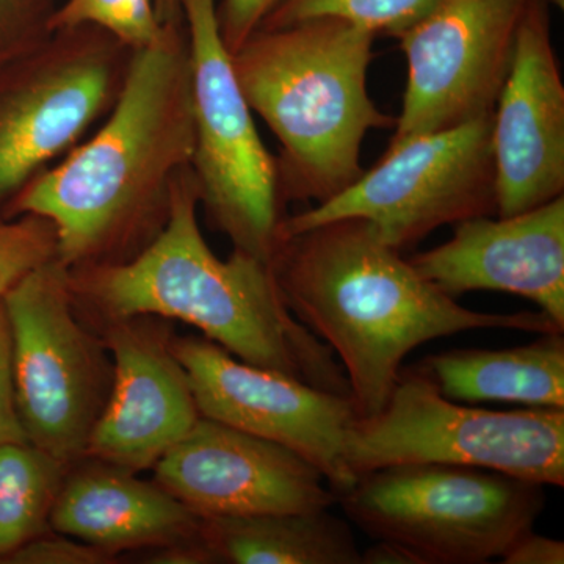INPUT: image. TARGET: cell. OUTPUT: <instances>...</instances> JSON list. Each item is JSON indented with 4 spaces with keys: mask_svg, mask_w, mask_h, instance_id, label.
Listing matches in <instances>:
<instances>
[{
    "mask_svg": "<svg viewBox=\"0 0 564 564\" xmlns=\"http://www.w3.org/2000/svg\"><path fill=\"white\" fill-rule=\"evenodd\" d=\"M193 151L187 29L172 22L132 51L99 131L31 182L11 212L54 225L57 259L69 272L129 261L165 226Z\"/></svg>",
    "mask_w": 564,
    "mask_h": 564,
    "instance_id": "cell-1",
    "label": "cell"
},
{
    "mask_svg": "<svg viewBox=\"0 0 564 564\" xmlns=\"http://www.w3.org/2000/svg\"><path fill=\"white\" fill-rule=\"evenodd\" d=\"M270 265L291 313L340 359L358 419L383 410L403 359L429 340L473 329L563 333L541 311L466 310L362 218L281 240Z\"/></svg>",
    "mask_w": 564,
    "mask_h": 564,
    "instance_id": "cell-2",
    "label": "cell"
},
{
    "mask_svg": "<svg viewBox=\"0 0 564 564\" xmlns=\"http://www.w3.org/2000/svg\"><path fill=\"white\" fill-rule=\"evenodd\" d=\"M198 207L191 166L174 182L165 226L139 254L69 272L77 313L96 326L139 315L188 323L245 362L351 397L344 367L291 313L270 262L237 250L217 258Z\"/></svg>",
    "mask_w": 564,
    "mask_h": 564,
    "instance_id": "cell-3",
    "label": "cell"
},
{
    "mask_svg": "<svg viewBox=\"0 0 564 564\" xmlns=\"http://www.w3.org/2000/svg\"><path fill=\"white\" fill-rule=\"evenodd\" d=\"M377 36L347 21L321 18L258 29L232 55L251 110L281 144L282 199L328 202L366 170L364 139L395 126L367 88Z\"/></svg>",
    "mask_w": 564,
    "mask_h": 564,
    "instance_id": "cell-4",
    "label": "cell"
},
{
    "mask_svg": "<svg viewBox=\"0 0 564 564\" xmlns=\"http://www.w3.org/2000/svg\"><path fill=\"white\" fill-rule=\"evenodd\" d=\"M544 486L455 464H399L359 475L337 496L352 524L423 564L500 558L543 513Z\"/></svg>",
    "mask_w": 564,
    "mask_h": 564,
    "instance_id": "cell-5",
    "label": "cell"
},
{
    "mask_svg": "<svg viewBox=\"0 0 564 564\" xmlns=\"http://www.w3.org/2000/svg\"><path fill=\"white\" fill-rule=\"evenodd\" d=\"M356 478L399 464H455L541 486L564 485V410L489 411L445 399L421 369L400 370L380 413L351 423Z\"/></svg>",
    "mask_w": 564,
    "mask_h": 564,
    "instance_id": "cell-6",
    "label": "cell"
},
{
    "mask_svg": "<svg viewBox=\"0 0 564 564\" xmlns=\"http://www.w3.org/2000/svg\"><path fill=\"white\" fill-rule=\"evenodd\" d=\"M188 39L195 151L192 172L199 204L234 250L270 262L282 215L276 158L256 129L223 43L217 0H181Z\"/></svg>",
    "mask_w": 564,
    "mask_h": 564,
    "instance_id": "cell-7",
    "label": "cell"
},
{
    "mask_svg": "<svg viewBox=\"0 0 564 564\" xmlns=\"http://www.w3.org/2000/svg\"><path fill=\"white\" fill-rule=\"evenodd\" d=\"M13 343L18 413L29 443L74 466L85 458L111 384L101 337L80 321L58 259L2 296Z\"/></svg>",
    "mask_w": 564,
    "mask_h": 564,
    "instance_id": "cell-8",
    "label": "cell"
},
{
    "mask_svg": "<svg viewBox=\"0 0 564 564\" xmlns=\"http://www.w3.org/2000/svg\"><path fill=\"white\" fill-rule=\"evenodd\" d=\"M492 115L392 144L343 193L284 217L278 242L344 218H362L395 250L445 225L497 215Z\"/></svg>",
    "mask_w": 564,
    "mask_h": 564,
    "instance_id": "cell-9",
    "label": "cell"
},
{
    "mask_svg": "<svg viewBox=\"0 0 564 564\" xmlns=\"http://www.w3.org/2000/svg\"><path fill=\"white\" fill-rule=\"evenodd\" d=\"M132 50L93 25L57 29L24 51L0 88V202L68 154L120 95Z\"/></svg>",
    "mask_w": 564,
    "mask_h": 564,
    "instance_id": "cell-10",
    "label": "cell"
},
{
    "mask_svg": "<svg viewBox=\"0 0 564 564\" xmlns=\"http://www.w3.org/2000/svg\"><path fill=\"white\" fill-rule=\"evenodd\" d=\"M529 0H437L400 39L403 106L392 144L492 115Z\"/></svg>",
    "mask_w": 564,
    "mask_h": 564,
    "instance_id": "cell-11",
    "label": "cell"
},
{
    "mask_svg": "<svg viewBox=\"0 0 564 564\" xmlns=\"http://www.w3.org/2000/svg\"><path fill=\"white\" fill-rule=\"evenodd\" d=\"M172 348L203 417L291 448L325 475L336 496L351 488L344 445L358 414L350 395L252 366L209 339L173 337Z\"/></svg>",
    "mask_w": 564,
    "mask_h": 564,
    "instance_id": "cell-12",
    "label": "cell"
},
{
    "mask_svg": "<svg viewBox=\"0 0 564 564\" xmlns=\"http://www.w3.org/2000/svg\"><path fill=\"white\" fill-rule=\"evenodd\" d=\"M155 484L199 518L329 510L325 475L284 445L199 417L155 464Z\"/></svg>",
    "mask_w": 564,
    "mask_h": 564,
    "instance_id": "cell-13",
    "label": "cell"
},
{
    "mask_svg": "<svg viewBox=\"0 0 564 564\" xmlns=\"http://www.w3.org/2000/svg\"><path fill=\"white\" fill-rule=\"evenodd\" d=\"M166 322L139 315L98 326L113 373L85 458L152 469L202 417Z\"/></svg>",
    "mask_w": 564,
    "mask_h": 564,
    "instance_id": "cell-14",
    "label": "cell"
},
{
    "mask_svg": "<svg viewBox=\"0 0 564 564\" xmlns=\"http://www.w3.org/2000/svg\"><path fill=\"white\" fill-rule=\"evenodd\" d=\"M551 0H529L510 73L492 111L497 217L564 195V84L551 36Z\"/></svg>",
    "mask_w": 564,
    "mask_h": 564,
    "instance_id": "cell-15",
    "label": "cell"
},
{
    "mask_svg": "<svg viewBox=\"0 0 564 564\" xmlns=\"http://www.w3.org/2000/svg\"><path fill=\"white\" fill-rule=\"evenodd\" d=\"M410 262L451 299L475 291L513 293L564 332V195L511 217L458 223L448 242Z\"/></svg>",
    "mask_w": 564,
    "mask_h": 564,
    "instance_id": "cell-16",
    "label": "cell"
},
{
    "mask_svg": "<svg viewBox=\"0 0 564 564\" xmlns=\"http://www.w3.org/2000/svg\"><path fill=\"white\" fill-rule=\"evenodd\" d=\"M50 527L113 555L203 536V518L161 485L96 459L66 473Z\"/></svg>",
    "mask_w": 564,
    "mask_h": 564,
    "instance_id": "cell-17",
    "label": "cell"
},
{
    "mask_svg": "<svg viewBox=\"0 0 564 564\" xmlns=\"http://www.w3.org/2000/svg\"><path fill=\"white\" fill-rule=\"evenodd\" d=\"M445 399L564 410L563 333L508 350H452L419 362Z\"/></svg>",
    "mask_w": 564,
    "mask_h": 564,
    "instance_id": "cell-18",
    "label": "cell"
},
{
    "mask_svg": "<svg viewBox=\"0 0 564 564\" xmlns=\"http://www.w3.org/2000/svg\"><path fill=\"white\" fill-rule=\"evenodd\" d=\"M218 563L361 564L350 525L328 510L203 519Z\"/></svg>",
    "mask_w": 564,
    "mask_h": 564,
    "instance_id": "cell-19",
    "label": "cell"
},
{
    "mask_svg": "<svg viewBox=\"0 0 564 564\" xmlns=\"http://www.w3.org/2000/svg\"><path fill=\"white\" fill-rule=\"evenodd\" d=\"M68 469L31 443L0 444V558L46 532Z\"/></svg>",
    "mask_w": 564,
    "mask_h": 564,
    "instance_id": "cell-20",
    "label": "cell"
},
{
    "mask_svg": "<svg viewBox=\"0 0 564 564\" xmlns=\"http://www.w3.org/2000/svg\"><path fill=\"white\" fill-rule=\"evenodd\" d=\"M437 0H281L259 29H281L299 22L334 18L356 28L400 40L422 21Z\"/></svg>",
    "mask_w": 564,
    "mask_h": 564,
    "instance_id": "cell-21",
    "label": "cell"
},
{
    "mask_svg": "<svg viewBox=\"0 0 564 564\" xmlns=\"http://www.w3.org/2000/svg\"><path fill=\"white\" fill-rule=\"evenodd\" d=\"M77 25L102 29L132 51L150 46L165 28L158 0H65L51 18V31Z\"/></svg>",
    "mask_w": 564,
    "mask_h": 564,
    "instance_id": "cell-22",
    "label": "cell"
},
{
    "mask_svg": "<svg viewBox=\"0 0 564 564\" xmlns=\"http://www.w3.org/2000/svg\"><path fill=\"white\" fill-rule=\"evenodd\" d=\"M57 259L54 225L39 215H22L21 220L0 223V296L25 274Z\"/></svg>",
    "mask_w": 564,
    "mask_h": 564,
    "instance_id": "cell-23",
    "label": "cell"
},
{
    "mask_svg": "<svg viewBox=\"0 0 564 564\" xmlns=\"http://www.w3.org/2000/svg\"><path fill=\"white\" fill-rule=\"evenodd\" d=\"M58 0H0V47L21 52L50 35Z\"/></svg>",
    "mask_w": 564,
    "mask_h": 564,
    "instance_id": "cell-24",
    "label": "cell"
},
{
    "mask_svg": "<svg viewBox=\"0 0 564 564\" xmlns=\"http://www.w3.org/2000/svg\"><path fill=\"white\" fill-rule=\"evenodd\" d=\"M10 563L21 564H102L115 555L95 545L57 533V536L33 538L9 556Z\"/></svg>",
    "mask_w": 564,
    "mask_h": 564,
    "instance_id": "cell-25",
    "label": "cell"
},
{
    "mask_svg": "<svg viewBox=\"0 0 564 564\" xmlns=\"http://www.w3.org/2000/svg\"><path fill=\"white\" fill-rule=\"evenodd\" d=\"M29 443L18 413L13 343L6 304L0 296V444Z\"/></svg>",
    "mask_w": 564,
    "mask_h": 564,
    "instance_id": "cell-26",
    "label": "cell"
},
{
    "mask_svg": "<svg viewBox=\"0 0 564 564\" xmlns=\"http://www.w3.org/2000/svg\"><path fill=\"white\" fill-rule=\"evenodd\" d=\"M280 2L281 0H220L217 3L218 25L228 51L234 54L239 50Z\"/></svg>",
    "mask_w": 564,
    "mask_h": 564,
    "instance_id": "cell-27",
    "label": "cell"
},
{
    "mask_svg": "<svg viewBox=\"0 0 564 564\" xmlns=\"http://www.w3.org/2000/svg\"><path fill=\"white\" fill-rule=\"evenodd\" d=\"M500 558L503 564H563L564 543L530 530L518 538Z\"/></svg>",
    "mask_w": 564,
    "mask_h": 564,
    "instance_id": "cell-28",
    "label": "cell"
},
{
    "mask_svg": "<svg viewBox=\"0 0 564 564\" xmlns=\"http://www.w3.org/2000/svg\"><path fill=\"white\" fill-rule=\"evenodd\" d=\"M361 552V564H423L422 560L410 549L392 541L377 540Z\"/></svg>",
    "mask_w": 564,
    "mask_h": 564,
    "instance_id": "cell-29",
    "label": "cell"
},
{
    "mask_svg": "<svg viewBox=\"0 0 564 564\" xmlns=\"http://www.w3.org/2000/svg\"><path fill=\"white\" fill-rule=\"evenodd\" d=\"M158 13L162 24L184 21L181 0H158Z\"/></svg>",
    "mask_w": 564,
    "mask_h": 564,
    "instance_id": "cell-30",
    "label": "cell"
}]
</instances>
